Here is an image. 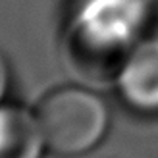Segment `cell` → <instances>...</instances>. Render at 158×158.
<instances>
[{"label":"cell","mask_w":158,"mask_h":158,"mask_svg":"<svg viewBox=\"0 0 158 158\" xmlns=\"http://www.w3.org/2000/svg\"><path fill=\"white\" fill-rule=\"evenodd\" d=\"M143 27L141 0H81L66 37L69 66L87 77L120 73Z\"/></svg>","instance_id":"6da1fadb"},{"label":"cell","mask_w":158,"mask_h":158,"mask_svg":"<svg viewBox=\"0 0 158 158\" xmlns=\"http://www.w3.org/2000/svg\"><path fill=\"white\" fill-rule=\"evenodd\" d=\"M46 147L72 156L98 145L108 127V108L97 94L81 87L50 93L37 110Z\"/></svg>","instance_id":"7a4b0ae2"},{"label":"cell","mask_w":158,"mask_h":158,"mask_svg":"<svg viewBox=\"0 0 158 158\" xmlns=\"http://www.w3.org/2000/svg\"><path fill=\"white\" fill-rule=\"evenodd\" d=\"M123 98L143 112H158V37L137 44L118 73Z\"/></svg>","instance_id":"3957f363"},{"label":"cell","mask_w":158,"mask_h":158,"mask_svg":"<svg viewBox=\"0 0 158 158\" xmlns=\"http://www.w3.org/2000/svg\"><path fill=\"white\" fill-rule=\"evenodd\" d=\"M46 147L37 114L0 106V158H41Z\"/></svg>","instance_id":"277c9868"},{"label":"cell","mask_w":158,"mask_h":158,"mask_svg":"<svg viewBox=\"0 0 158 158\" xmlns=\"http://www.w3.org/2000/svg\"><path fill=\"white\" fill-rule=\"evenodd\" d=\"M145 12V27L158 31V0H141Z\"/></svg>","instance_id":"5b68a950"},{"label":"cell","mask_w":158,"mask_h":158,"mask_svg":"<svg viewBox=\"0 0 158 158\" xmlns=\"http://www.w3.org/2000/svg\"><path fill=\"white\" fill-rule=\"evenodd\" d=\"M6 85H8V68H6V62L4 58L0 56V98L6 91Z\"/></svg>","instance_id":"8992f818"}]
</instances>
